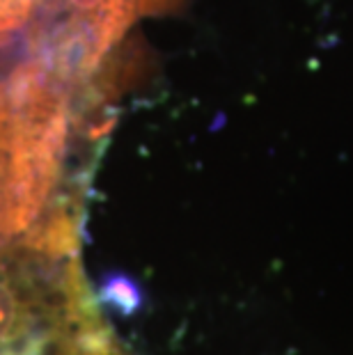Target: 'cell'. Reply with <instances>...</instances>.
Listing matches in <instances>:
<instances>
[{"label":"cell","mask_w":353,"mask_h":355,"mask_svg":"<svg viewBox=\"0 0 353 355\" xmlns=\"http://www.w3.org/2000/svg\"><path fill=\"white\" fill-rule=\"evenodd\" d=\"M0 355H106L69 209L0 248Z\"/></svg>","instance_id":"cell-1"},{"label":"cell","mask_w":353,"mask_h":355,"mask_svg":"<svg viewBox=\"0 0 353 355\" xmlns=\"http://www.w3.org/2000/svg\"><path fill=\"white\" fill-rule=\"evenodd\" d=\"M71 92L46 80H0V248L58 214Z\"/></svg>","instance_id":"cell-2"}]
</instances>
